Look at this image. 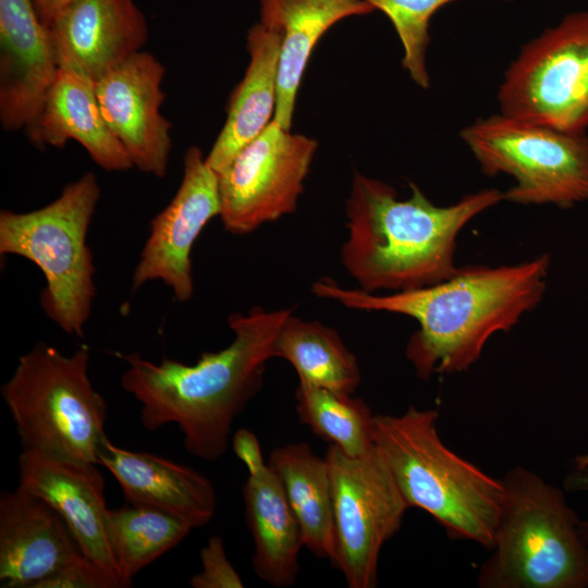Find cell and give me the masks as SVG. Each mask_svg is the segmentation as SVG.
<instances>
[{
    "mask_svg": "<svg viewBox=\"0 0 588 588\" xmlns=\"http://www.w3.org/2000/svg\"><path fill=\"white\" fill-rule=\"evenodd\" d=\"M49 32L59 68L95 82L148 39L146 16L134 0H72Z\"/></svg>",
    "mask_w": 588,
    "mask_h": 588,
    "instance_id": "obj_16",
    "label": "cell"
},
{
    "mask_svg": "<svg viewBox=\"0 0 588 588\" xmlns=\"http://www.w3.org/2000/svg\"><path fill=\"white\" fill-rule=\"evenodd\" d=\"M245 516L254 542L253 567L258 578L285 588L296 583L302 530L282 481L269 465L248 471L243 487Z\"/></svg>",
    "mask_w": 588,
    "mask_h": 588,
    "instance_id": "obj_21",
    "label": "cell"
},
{
    "mask_svg": "<svg viewBox=\"0 0 588 588\" xmlns=\"http://www.w3.org/2000/svg\"><path fill=\"white\" fill-rule=\"evenodd\" d=\"M17 465L19 487L42 499L60 514L86 558L123 579L110 546V509L99 465L28 450L21 451Z\"/></svg>",
    "mask_w": 588,
    "mask_h": 588,
    "instance_id": "obj_15",
    "label": "cell"
},
{
    "mask_svg": "<svg viewBox=\"0 0 588 588\" xmlns=\"http://www.w3.org/2000/svg\"><path fill=\"white\" fill-rule=\"evenodd\" d=\"M83 553L60 514L19 487L0 495V587L38 588Z\"/></svg>",
    "mask_w": 588,
    "mask_h": 588,
    "instance_id": "obj_17",
    "label": "cell"
},
{
    "mask_svg": "<svg viewBox=\"0 0 588 588\" xmlns=\"http://www.w3.org/2000/svg\"><path fill=\"white\" fill-rule=\"evenodd\" d=\"M113 572L84 554L41 581L38 588H127Z\"/></svg>",
    "mask_w": 588,
    "mask_h": 588,
    "instance_id": "obj_28",
    "label": "cell"
},
{
    "mask_svg": "<svg viewBox=\"0 0 588 588\" xmlns=\"http://www.w3.org/2000/svg\"><path fill=\"white\" fill-rule=\"evenodd\" d=\"M281 26L277 105L273 120L290 131L295 99L314 47L336 22L368 14L365 0H270Z\"/></svg>",
    "mask_w": 588,
    "mask_h": 588,
    "instance_id": "obj_22",
    "label": "cell"
},
{
    "mask_svg": "<svg viewBox=\"0 0 588 588\" xmlns=\"http://www.w3.org/2000/svg\"><path fill=\"white\" fill-rule=\"evenodd\" d=\"M437 421L436 409L414 406L399 416L376 415L375 446L408 507L431 515L451 540L490 551L504 495L501 479L451 451Z\"/></svg>",
    "mask_w": 588,
    "mask_h": 588,
    "instance_id": "obj_4",
    "label": "cell"
},
{
    "mask_svg": "<svg viewBox=\"0 0 588 588\" xmlns=\"http://www.w3.org/2000/svg\"><path fill=\"white\" fill-rule=\"evenodd\" d=\"M279 475L302 530L304 547L319 559L335 561L332 489L326 458L306 442L274 449L268 461Z\"/></svg>",
    "mask_w": 588,
    "mask_h": 588,
    "instance_id": "obj_23",
    "label": "cell"
},
{
    "mask_svg": "<svg viewBox=\"0 0 588 588\" xmlns=\"http://www.w3.org/2000/svg\"><path fill=\"white\" fill-rule=\"evenodd\" d=\"M548 254L510 266L457 268L438 283L387 295L345 289L329 278L318 279L314 295L365 311H387L414 318L418 330L405 354L416 375L467 370L497 332L509 331L534 309L547 289Z\"/></svg>",
    "mask_w": 588,
    "mask_h": 588,
    "instance_id": "obj_1",
    "label": "cell"
},
{
    "mask_svg": "<svg viewBox=\"0 0 588 588\" xmlns=\"http://www.w3.org/2000/svg\"><path fill=\"white\" fill-rule=\"evenodd\" d=\"M411 187V197L401 200L387 183L354 173L341 261L362 291L400 292L450 278L458 268L461 230L504 199L499 189L485 188L442 207Z\"/></svg>",
    "mask_w": 588,
    "mask_h": 588,
    "instance_id": "obj_3",
    "label": "cell"
},
{
    "mask_svg": "<svg viewBox=\"0 0 588 588\" xmlns=\"http://www.w3.org/2000/svg\"><path fill=\"white\" fill-rule=\"evenodd\" d=\"M230 444L236 457L246 466L247 471L266 464L260 443L253 431L246 428L236 430L231 437Z\"/></svg>",
    "mask_w": 588,
    "mask_h": 588,
    "instance_id": "obj_30",
    "label": "cell"
},
{
    "mask_svg": "<svg viewBox=\"0 0 588 588\" xmlns=\"http://www.w3.org/2000/svg\"><path fill=\"white\" fill-rule=\"evenodd\" d=\"M274 357L290 363L299 382L336 393L354 394L362 381L357 358L336 330L292 313L277 336Z\"/></svg>",
    "mask_w": 588,
    "mask_h": 588,
    "instance_id": "obj_24",
    "label": "cell"
},
{
    "mask_svg": "<svg viewBox=\"0 0 588 588\" xmlns=\"http://www.w3.org/2000/svg\"><path fill=\"white\" fill-rule=\"evenodd\" d=\"M579 529H580V535H581V538L587 547V550H588V518L586 519H580L579 522Z\"/></svg>",
    "mask_w": 588,
    "mask_h": 588,
    "instance_id": "obj_33",
    "label": "cell"
},
{
    "mask_svg": "<svg viewBox=\"0 0 588 588\" xmlns=\"http://www.w3.org/2000/svg\"><path fill=\"white\" fill-rule=\"evenodd\" d=\"M291 313L254 307L231 314L233 341L201 353L193 365L117 353L127 365L121 387L138 402L143 427L156 431L174 424L188 454L206 462L223 456L235 419L262 387L266 364L274 357L277 336Z\"/></svg>",
    "mask_w": 588,
    "mask_h": 588,
    "instance_id": "obj_2",
    "label": "cell"
},
{
    "mask_svg": "<svg viewBox=\"0 0 588 588\" xmlns=\"http://www.w3.org/2000/svg\"><path fill=\"white\" fill-rule=\"evenodd\" d=\"M97 176L86 172L58 198L27 212L0 211V254L32 261L45 277V315L64 333L83 339L96 296L87 233L100 200Z\"/></svg>",
    "mask_w": 588,
    "mask_h": 588,
    "instance_id": "obj_7",
    "label": "cell"
},
{
    "mask_svg": "<svg viewBox=\"0 0 588 588\" xmlns=\"http://www.w3.org/2000/svg\"><path fill=\"white\" fill-rule=\"evenodd\" d=\"M260 3V22L247 35L248 66L230 98L223 127L206 156L218 174L266 128L275 111L282 32L271 1Z\"/></svg>",
    "mask_w": 588,
    "mask_h": 588,
    "instance_id": "obj_19",
    "label": "cell"
},
{
    "mask_svg": "<svg viewBox=\"0 0 588 588\" xmlns=\"http://www.w3.org/2000/svg\"><path fill=\"white\" fill-rule=\"evenodd\" d=\"M38 17L48 28L72 0H30Z\"/></svg>",
    "mask_w": 588,
    "mask_h": 588,
    "instance_id": "obj_31",
    "label": "cell"
},
{
    "mask_svg": "<svg viewBox=\"0 0 588 588\" xmlns=\"http://www.w3.org/2000/svg\"><path fill=\"white\" fill-rule=\"evenodd\" d=\"M575 470L580 471L588 468V452L579 454L574 460Z\"/></svg>",
    "mask_w": 588,
    "mask_h": 588,
    "instance_id": "obj_32",
    "label": "cell"
},
{
    "mask_svg": "<svg viewBox=\"0 0 588 588\" xmlns=\"http://www.w3.org/2000/svg\"><path fill=\"white\" fill-rule=\"evenodd\" d=\"M181 184L171 201L149 224V234L132 275L135 292L151 281H161L180 303L194 294L191 253L203 229L220 216L219 175L200 148L184 155Z\"/></svg>",
    "mask_w": 588,
    "mask_h": 588,
    "instance_id": "obj_12",
    "label": "cell"
},
{
    "mask_svg": "<svg viewBox=\"0 0 588 588\" xmlns=\"http://www.w3.org/2000/svg\"><path fill=\"white\" fill-rule=\"evenodd\" d=\"M30 139L39 146L54 148H62L73 139L108 172L134 168L128 152L102 115L95 81L75 71L59 69Z\"/></svg>",
    "mask_w": 588,
    "mask_h": 588,
    "instance_id": "obj_20",
    "label": "cell"
},
{
    "mask_svg": "<svg viewBox=\"0 0 588 588\" xmlns=\"http://www.w3.org/2000/svg\"><path fill=\"white\" fill-rule=\"evenodd\" d=\"M461 138L482 172L511 175L503 198L519 205L568 208L588 201V136L504 115L477 119Z\"/></svg>",
    "mask_w": 588,
    "mask_h": 588,
    "instance_id": "obj_8",
    "label": "cell"
},
{
    "mask_svg": "<svg viewBox=\"0 0 588 588\" xmlns=\"http://www.w3.org/2000/svg\"><path fill=\"white\" fill-rule=\"evenodd\" d=\"M296 412L301 422L319 438L351 456L375 448V416L360 397L299 382Z\"/></svg>",
    "mask_w": 588,
    "mask_h": 588,
    "instance_id": "obj_26",
    "label": "cell"
},
{
    "mask_svg": "<svg viewBox=\"0 0 588 588\" xmlns=\"http://www.w3.org/2000/svg\"><path fill=\"white\" fill-rule=\"evenodd\" d=\"M392 22L404 48L403 68L420 87L430 84L426 56L431 16L455 0H365Z\"/></svg>",
    "mask_w": 588,
    "mask_h": 588,
    "instance_id": "obj_27",
    "label": "cell"
},
{
    "mask_svg": "<svg viewBox=\"0 0 588 588\" xmlns=\"http://www.w3.org/2000/svg\"><path fill=\"white\" fill-rule=\"evenodd\" d=\"M164 68L139 51L95 82L102 115L134 168L164 177L172 148L171 122L160 112Z\"/></svg>",
    "mask_w": 588,
    "mask_h": 588,
    "instance_id": "obj_13",
    "label": "cell"
},
{
    "mask_svg": "<svg viewBox=\"0 0 588 588\" xmlns=\"http://www.w3.org/2000/svg\"><path fill=\"white\" fill-rule=\"evenodd\" d=\"M108 527L118 572L130 586L143 568L176 547L194 529L167 511L128 502L109 511Z\"/></svg>",
    "mask_w": 588,
    "mask_h": 588,
    "instance_id": "obj_25",
    "label": "cell"
},
{
    "mask_svg": "<svg viewBox=\"0 0 588 588\" xmlns=\"http://www.w3.org/2000/svg\"><path fill=\"white\" fill-rule=\"evenodd\" d=\"M581 482L586 489H588V469L584 471L581 476Z\"/></svg>",
    "mask_w": 588,
    "mask_h": 588,
    "instance_id": "obj_34",
    "label": "cell"
},
{
    "mask_svg": "<svg viewBox=\"0 0 588 588\" xmlns=\"http://www.w3.org/2000/svg\"><path fill=\"white\" fill-rule=\"evenodd\" d=\"M481 588H587L588 550L563 491L523 466L509 469Z\"/></svg>",
    "mask_w": 588,
    "mask_h": 588,
    "instance_id": "obj_5",
    "label": "cell"
},
{
    "mask_svg": "<svg viewBox=\"0 0 588 588\" xmlns=\"http://www.w3.org/2000/svg\"><path fill=\"white\" fill-rule=\"evenodd\" d=\"M500 113L569 133L588 130V11L528 41L499 87Z\"/></svg>",
    "mask_w": 588,
    "mask_h": 588,
    "instance_id": "obj_9",
    "label": "cell"
},
{
    "mask_svg": "<svg viewBox=\"0 0 588 588\" xmlns=\"http://www.w3.org/2000/svg\"><path fill=\"white\" fill-rule=\"evenodd\" d=\"M49 28L30 0H0V122L33 135L58 71Z\"/></svg>",
    "mask_w": 588,
    "mask_h": 588,
    "instance_id": "obj_14",
    "label": "cell"
},
{
    "mask_svg": "<svg viewBox=\"0 0 588 588\" xmlns=\"http://www.w3.org/2000/svg\"><path fill=\"white\" fill-rule=\"evenodd\" d=\"M316 149L315 139L292 134L272 119L218 174L223 228L245 235L292 213Z\"/></svg>",
    "mask_w": 588,
    "mask_h": 588,
    "instance_id": "obj_11",
    "label": "cell"
},
{
    "mask_svg": "<svg viewBox=\"0 0 588 588\" xmlns=\"http://www.w3.org/2000/svg\"><path fill=\"white\" fill-rule=\"evenodd\" d=\"M335 561L350 588H373L383 544L401 528L408 505L376 446L351 456L330 444Z\"/></svg>",
    "mask_w": 588,
    "mask_h": 588,
    "instance_id": "obj_10",
    "label": "cell"
},
{
    "mask_svg": "<svg viewBox=\"0 0 588 588\" xmlns=\"http://www.w3.org/2000/svg\"><path fill=\"white\" fill-rule=\"evenodd\" d=\"M201 569L189 579L193 588H242L240 574L228 559L224 541L213 535L200 550Z\"/></svg>",
    "mask_w": 588,
    "mask_h": 588,
    "instance_id": "obj_29",
    "label": "cell"
},
{
    "mask_svg": "<svg viewBox=\"0 0 588 588\" xmlns=\"http://www.w3.org/2000/svg\"><path fill=\"white\" fill-rule=\"evenodd\" d=\"M98 465L120 485L125 501L161 509L193 528L207 525L216 514L212 482L196 469L148 452L113 444L108 437L98 452Z\"/></svg>",
    "mask_w": 588,
    "mask_h": 588,
    "instance_id": "obj_18",
    "label": "cell"
},
{
    "mask_svg": "<svg viewBox=\"0 0 588 588\" xmlns=\"http://www.w3.org/2000/svg\"><path fill=\"white\" fill-rule=\"evenodd\" d=\"M89 348L70 355L38 342L0 389L22 450L98 465L108 404L88 375Z\"/></svg>",
    "mask_w": 588,
    "mask_h": 588,
    "instance_id": "obj_6",
    "label": "cell"
}]
</instances>
